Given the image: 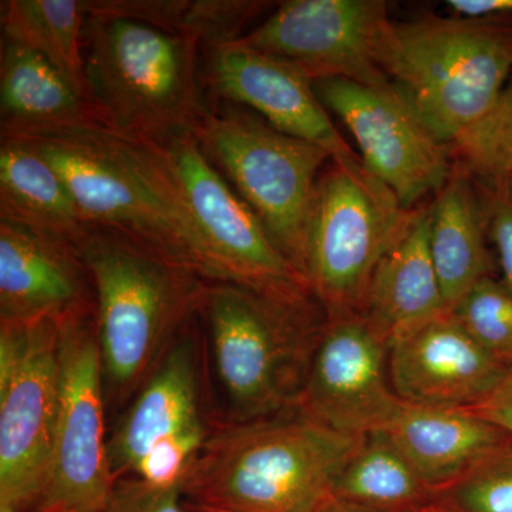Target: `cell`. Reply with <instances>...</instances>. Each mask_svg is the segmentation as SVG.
I'll return each instance as SVG.
<instances>
[{
	"label": "cell",
	"mask_w": 512,
	"mask_h": 512,
	"mask_svg": "<svg viewBox=\"0 0 512 512\" xmlns=\"http://www.w3.org/2000/svg\"><path fill=\"white\" fill-rule=\"evenodd\" d=\"M62 175L92 227L111 229L220 282L163 146L97 119L22 136Z\"/></svg>",
	"instance_id": "cell-1"
},
{
	"label": "cell",
	"mask_w": 512,
	"mask_h": 512,
	"mask_svg": "<svg viewBox=\"0 0 512 512\" xmlns=\"http://www.w3.org/2000/svg\"><path fill=\"white\" fill-rule=\"evenodd\" d=\"M326 110L345 124L373 177L396 195L406 210L436 195L453 168L451 147L421 120L402 90L369 87L348 80H316Z\"/></svg>",
	"instance_id": "cell-13"
},
{
	"label": "cell",
	"mask_w": 512,
	"mask_h": 512,
	"mask_svg": "<svg viewBox=\"0 0 512 512\" xmlns=\"http://www.w3.org/2000/svg\"><path fill=\"white\" fill-rule=\"evenodd\" d=\"M96 119L92 107L36 50L2 37L0 137Z\"/></svg>",
	"instance_id": "cell-23"
},
{
	"label": "cell",
	"mask_w": 512,
	"mask_h": 512,
	"mask_svg": "<svg viewBox=\"0 0 512 512\" xmlns=\"http://www.w3.org/2000/svg\"><path fill=\"white\" fill-rule=\"evenodd\" d=\"M83 5L84 86L96 119L156 143L194 134L208 107L197 40Z\"/></svg>",
	"instance_id": "cell-3"
},
{
	"label": "cell",
	"mask_w": 512,
	"mask_h": 512,
	"mask_svg": "<svg viewBox=\"0 0 512 512\" xmlns=\"http://www.w3.org/2000/svg\"><path fill=\"white\" fill-rule=\"evenodd\" d=\"M272 3L248 0H117L121 18L197 40L202 50L242 39L247 26Z\"/></svg>",
	"instance_id": "cell-26"
},
{
	"label": "cell",
	"mask_w": 512,
	"mask_h": 512,
	"mask_svg": "<svg viewBox=\"0 0 512 512\" xmlns=\"http://www.w3.org/2000/svg\"><path fill=\"white\" fill-rule=\"evenodd\" d=\"M387 74L451 147L493 111L512 76V18L426 15L394 23Z\"/></svg>",
	"instance_id": "cell-5"
},
{
	"label": "cell",
	"mask_w": 512,
	"mask_h": 512,
	"mask_svg": "<svg viewBox=\"0 0 512 512\" xmlns=\"http://www.w3.org/2000/svg\"><path fill=\"white\" fill-rule=\"evenodd\" d=\"M447 8L468 18H512V0H448Z\"/></svg>",
	"instance_id": "cell-33"
},
{
	"label": "cell",
	"mask_w": 512,
	"mask_h": 512,
	"mask_svg": "<svg viewBox=\"0 0 512 512\" xmlns=\"http://www.w3.org/2000/svg\"><path fill=\"white\" fill-rule=\"evenodd\" d=\"M0 220L60 239L77 251L92 228L59 171L18 137H0Z\"/></svg>",
	"instance_id": "cell-22"
},
{
	"label": "cell",
	"mask_w": 512,
	"mask_h": 512,
	"mask_svg": "<svg viewBox=\"0 0 512 512\" xmlns=\"http://www.w3.org/2000/svg\"><path fill=\"white\" fill-rule=\"evenodd\" d=\"M394 23L383 0H289L239 42L295 63L313 82L389 87Z\"/></svg>",
	"instance_id": "cell-12"
},
{
	"label": "cell",
	"mask_w": 512,
	"mask_h": 512,
	"mask_svg": "<svg viewBox=\"0 0 512 512\" xmlns=\"http://www.w3.org/2000/svg\"><path fill=\"white\" fill-rule=\"evenodd\" d=\"M487 238L484 192L470 171L454 161L446 183L429 202L431 259L448 311L493 272Z\"/></svg>",
	"instance_id": "cell-21"
},
{
	"label": "cell",
	"mask_w": 512,
	"mask_h": 512,
	"mask_svg": "<svg viewBox=\"0 0 512 512\" xmlns=\"http://www.w3.org/2000/svg\"><path fill=\"white\" fill-rule=\"evenodd\" d=\"M470 409L512 437V366L493 392Z\"/></svg>",
	"instance_id": "cell-32"
},
{
	"label": "cell",
	"mask_w": 512,
	"mask_h": 512,
	"mask_svg": "<svg viewBox=\"0 0 512 512\" xmlns=\"http://www.w3.org/2000/svg\"><path fill=\"white\" fill-rule=\"evenodd\" d=\"M451 312L481 348L512 366V292L503 281L485 276Z\"/></svg>",
	"instance_id": "cell-28"
},
{
	"label": "cell",
	"mask_w": 512,
	"mask_h": 512,
	"mask_svg": "<svg viewBox=\"0 0 512 512\" xmlns=\"http://www.w3.org/2000/svg\"><path fill=\"white\" fill-rule=\"evenodd\" d=\"M205 156L306 279V242L323 148L281 133L254 111L217 100L195 127ZM308 281V279H306Z\"/></svg>",
	"instance_id": "cell-7"
},
{
	"label": "cell",
	"mask_w": 512,
	"mask_h": 512,
	"mask_svg": "<svg viewBox=\"0 0 512 512\" xmlns=\"http://www.w3.org/2000/svg\"><path fill=\"white\" fill-rule=\"evenodd\" d=\"M380 431L436 495L466 476L485 457L512 443L507 431L470 407L402 402Z\"/></svg>",
	"instance_id": "cell-18"
},
{
	"label": "cell",
	"mask_w": 512,
	"mask_h": 512,
	"mask_svg": "<svg viewBox=\"0 0 512 512\" xmlns=\"http://www.w3.org/2000/svg\"><path fill=\"white\" fill-rule=\"evenodd\" d=\"M83 0H6L2 37L36 50L86 100ZM87 101V100H86Z\"/></svg>",
	"instance_id": "cell-25"
},
{
	"label": "cell",
	"mask_w": 512,
	"mask_h": 512,
	"mask_svg": "<svg viewBox=\"0 0 512 512\" xmlns=\"http://www.w3.org/2000/svg\"><path fill=\"white\" fill-rule=\"evenodd\" d=\"M387 366L402 402L440 407L477 406L511 367L481 348L451 311L394 338Z\"/></svg>",
	"instance_id": "cell-16"
},
{
	"label": "cell",
	"mask_w": 512,
	"mask_h": 512,
	"mask_svg": "<svg viewBox=\"0 0 512 512\" xmlns=\"http://www.w3.org/2000/svg\"><path fill=\"white\" fill-rule=\"evenodd\" d=\"M99 512H192L181 487L161 488L140 478L117 480L109 501Z\"/></svg>",
	"instance_id": "cell-30"
},
{
	"label": "cell",
	"mask_w": 512,
	"mask_h": 512,
	"mask_svg": "<svg viewBox=\"0 0 512 512\" xmlns=\"http://www.w3.org/2000/svg\"><path fill=\"white\" fill-rule=\"evenodd\" d=\"M0 512H25L20 511L18 508L13 507V505L0 503ZM33 512H57L55 510H49V508H35Z\"/></svg>",
	"instance_id": "cell-35"
},
{
	"label": "cell",
	"mask_w": 512,
	"mask_h": 512,
	"mask_svg": "<svg viewBox=\"0 0 512 512\" xmlns=\"http://www.w3.org/2000/svg\"><path fill=\"white\" fill-rule=\"evenodd\" d=\"M59 406L52 466L36 508L99 512L117 478L104 427V376L94 312L59 325Z\"/></svg>",
	"instance_id": "cell-11"
},
{
	"label": "cell",
	"mask_w": 512,
	"mask_h": 512,
	"mask_svg": "<svg viewBox=\"0 0 512 512\" xmlns=\"http://www.w3.org/2000/svg\"><path fill=\"white\" fill-rule=\"evenodd\" d=\"M458 512H512V443L437 495Z\"/></svg>",
	"instance_id": "cell-29"
},
{
	"label": "cell",
	"mask_w": 512,
	"mask_h": 512,
	"mask_svg": "<svg viewBox=\"0 0 512 512\" xmlns=\"http://www.w3.org/2000/svg\"><path fill=\"white\" fill-rule=\"evenodd\" d=\"M333 498L353 512H414L437 495L386 434L373 431L340 471Z\"/></svg>",
	"instance_id": "cell-24"
},
{
	"label": "cell",
	"mask_w": 512,
	"mask_h": 512,
	"mask_svg": "<svg viewBox=\"0 0 512 512\" xmlns=\"http://www.w3.org/2000/svg\"><path fill=\"white\" fill-rule=\"evenodd\" d=\"M200 313L207 320L215 367L237 421L295 406L322 326L313 306L295 308L239 285L210 282Z\"/></svg>",
	"instance_id": "cell-6"
},
{
	"label": "cell",
	"mask_w": 512,
	"mask_h": 512,
	"mask_svg": "<svg viewBox=\"0 0 512 512\" xmlns=\"http://www.w3.org/2000/svg\"><path fill=\"white\" fill-rule=\"evenodd\" d=\"M451 154L480 184L512 177V76L493 111L451 144Z\"/></svg>",
	"instance_id": "cell-27"
},
{
	"label": "cell",
	"mask_w": 512,
	"mask_h": 512,
	"mask_svg": "<svg viewBox=\"0 0 512 512\" xmlns=\"http://www.w3.org/2000/svg\"><path fill=\"white\" fill-rule=\"evenodd\" d=\"M59 323L0 322V503L39 505L59 406Z\"/></svg>",
	"instance_id": "cell-10"
},
{
	"label": "cell",
	"mask_w": 512,
	"mask_h": 512,
	"mask_svg": "<svg viewBox=\"0 0 512 512\" xmlns=\"http://www.w3.org/2000/svg\"><path fill=\"white\" fill-rule=\"evenodd\" d=\"M480 185L487 205L488 237L497 249L503 272L501 281L512 292V177L497 184Z\"/></svg>",
	"instance_id": "cell-31"
},
{
	"label": "cell",
	"mask_w": 512,
	"mask_h": 512,
	"mask_svg": "<svg viewBox=\"0 0 512 512\" xmlns=\"http://www.w3.org/2000/svg\"><path fill=\"white\" fill-rule=\"evenodd\" d=\"M413 211L363 163L330 161L316 185L306 242V279L325 318L363 315L377 265Z\"/></svg>",
	"instance_id": "cell-8"
},
{
	"label": "cell",
	"mask_w": 512,
	"mask_h": 512,
	"mask_svg": "<svg viewBox=\"0 0 512 512\" xmlns=\"http://www.w3.org/2000/svg\"><path fill=\"white\" fill-rule=\"evenodd\" d=\"M197 372L192 340L174 339L109 440L110 466L117 480L120 474L133 473L138 461L161 441L205 429Z\"/></svg>",
	"instance_id": "cell-19"
},
{
	"label": "cell",
	"mask_w": 512,
	"mask_h": 512,
	"mask_svg": "<svg viewBox=\"0 0 512 512\" xmlns=\"http://www.w3.org/2000/svg\"><path fill=\"white\" fill-rule=\"evenodd\" d=\"M323 512H353V511L343 510V508H340V507H333V508H330V510H326Z\"/></svg>",
	"instance_id": "cell-36"
},
{
	"label": "cell",
	"mask_w": 512,
	"mask_h": 512,
	"mask_svg": "<svg viewBox=\"0 0 512 512\" xmlns=\"http://www.w3.org/2000/svg\"><path fill=\"white\" fill-rule=\"evenodd\" d=\"M387 343L363 315L325 318L295 407L340 433L380 431L399 410Z\"/></svg>",
	"instance_id": "cell-14"
},
{
	"label": "cell",
	"mask_w": 512,
	"mask_h": 512,
	"mask_svg": "<svg viewBox=\"0 0 512 512\" xmlns=\"http://www.w3.org/2000/svg\"><path fill=\"white\" fill-rule=\"evenodd\" d=\"M79 255L92 279L104 380L130 392L200 313L210 282L111 229L90 228Z\"/></svg>",
	"instance_id": "cell-4"
},
{
	"label": "cell",
	"mask_w": 512,
	"mask_h": 512,
	"mask_svg": "<svg viewBox=\"0 0 512 512\" xmlns=\"http://www.w3.org/2000/svg\"><path fill=\"white\" fill-rule=\"evenodd\" d=\"M447 311L431 259L429 202H424L414 208L409 224L377 265L363 316L389 345Z\"/></svg>",
	"instance_id": "cell-20"
},
{
	"label": "cell",
	"mask_w": 512,
	"mask_h": 512,
	"mask_svg": "<svg viewBox=\"0 0 512 512\" xmlns=\"http://www.w3.org/2000/svg\"><path fill=\"white\" fill-rule=\"evenodd\" d=\"M93 296L89 271L73 245L0 220V322L60 325L94 312Z\"/></svg>",
	"instance_id": "cell-17"
},
{
	"label": "cell",
	"mask_w": 512,
	"mask_h": 512,
	"mask_svg": "<svg viewBox=\"0 0 512 512\" xmlns=\"http://www.w3.org/2000/svg\"><path fill=\"white\" fill-rule=\"evenodd\" d=\"M363 436L329 429L295 406L235 421L207 437L181 491L194 512L330 510L340 471Z\"/></svg>",
	"instance_id": "cell-2"
},
{
	"label": "cell",
	"mask_w": 512,
	"mask_h": 512,
	"mask_svg": "<svg viewBox=\"0 0 512 512\" xmlns=\"http://www.w3.org/2000/svg\"><path fill=\"white\" fill-rule=\"evenodd\" d=\"M414 512H458L456 508L451 507L446 501L440 500L439 497L436 500L430 501L429 504L423 505Z\"/></svg>",
	"instance_id": "cell-34"
},
{
	"label": "cell",
	"mask_w": 512,
	"mask_h": 512,
	"mask_svg": "<svg viewBox=\"0 0 512 512\" xmlns=\"http://www.w3.org/2000/svg\"><path fill=\"white\" fill-rule=\"evenodd\" d=\"M205 89L215 99L254 111L281 133L315 144L333 163H362L330 119L305 70L235 42L202 50Z\"/></svg>",
	"instance_id": "cell-15"
},
{
	"label": "cell",
	"mask_w": 512,
	"mask_h": 512,
	"mask_svg": "<svg viewBox=\"0 0 512 512\" xmlns=\"http://www.w3.org/2000/svg\"><path fill=\"white\" fill-rule=\"evenodd\" d=\"M160 144L220 282L251 289L284 305L312 308L315 298L305 276L205 156L194 134Z\"/></svg>",
	"instance_id": "cell-9"
},
{
	"label": "cell",
	"mask_w": 512,
	"mask_h": 512,
	"mask_svg": "<svg viewBox=\"0 0 512 512\" xmlns=\"http://www.w3.org/2000/svg\"><path fill=\"white\" fill-rule=\"evenodd\" d=\"M192 512H194V511H192Z\"/></svg>",
	"instance_id": "cell-37"
}]
</instances>
